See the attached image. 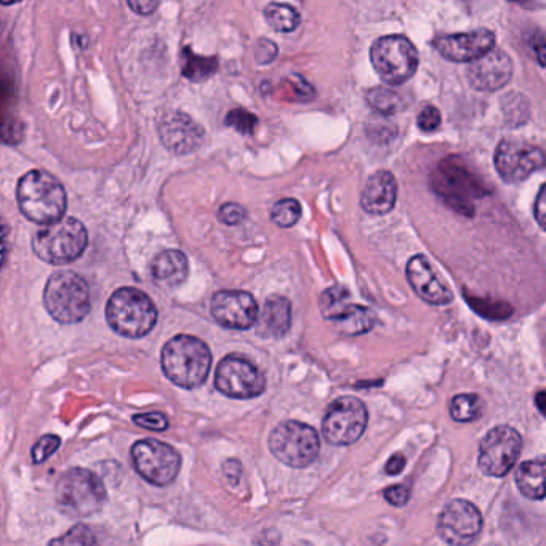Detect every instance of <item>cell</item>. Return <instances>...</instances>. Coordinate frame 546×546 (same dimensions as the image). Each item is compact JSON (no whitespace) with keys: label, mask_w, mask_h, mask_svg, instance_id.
I'll return each instance as SVG.
<instances>
[{"label":"cell","mask_w":546,"mask_h":546,"mask_svg":"<svg viewBox=\"0 0 546 546\" xmlns=\"http://www.w3.org/2000/svg\"><path fill=\"white\" fill-rule=\"evenodd\" d=\"M369 414L361 399L343 396L335 399L322 422V434L332 446H351L366 431Z\"/></svg>","instance_id":"cell-9"},{"label":"cell","mask_w":546,"mask_h":546,"mask_svg":"<svg viewBox=\"0 0 546 546\" xmlns=\"http://www.w3.org/2000/svg\"><path fill=\"white\" fill-rule=\"evenodd\" d=\"M481 396L478 394H457L452 401H450V415L454 418L455 422L468 423L478 420L482 415Z\"/></svg>","instance_id":"cell-30"},{"label":"cell","mask_w":546,"mask_h":546,"mask_svg":"<svg viewBox=\"0 0 546 546\" xmlns=\"http://www.w3.org/2000/svg\"><path fill=\"white\" fill-rule=\"evenodd\" d=\"M532 47H534L535 53H537L538 63L542 66H546V41H532Z\"/></svg>","instance_id":"cell-45"},{"label":"cell","mask_w":546,"mask_h":546,"mask_svg":"<svg viewBox=\"0 0 546 546\" xmlns=\"http://www.w3.org/2000/svg\"><path fill=\"white\" fill-rule=\"evenodd\" d=\"M269 215L279 228H292L302 217V205L297 199H282L271 207Z\"/></svg>","instance_id":"cell-32"},{"label":"cell","mask_w":546,"mask_h":546,"mask_svg":"<svg viewBox=\"0 0 546 546\" xmlns=\"http://www.w3.org/2000/svg\"><path fill=\"white\" fill-rule=\"evenodd\" d=\"M89 234L81 221L76 218L44 226L33 237V250L37 257L53 266L73 263L87 249Z\"/></svg>","instance_id":"cell-6"},{"label":"cell","mask_w":546,"mask_h":546,"mask_svg":"<svg viewBox=\"0 0 546 546\" xmlns=\"http://www.w3.org/2000/svg\"><path fill=\"white\" fill-rule=\"evenodd\" d=\"M210 311L221 327L247 330L257 326L260 308L252 294L244 290H221L213 295Z\"/></svg>","instance_id":"cell-16"},{"label":"cell","mask_w":546,"mask_h":546,"mask_svg":"<svg viewBox=\"0 0 546 546\" xmlns=\"http://www.w3.org/2000/svg\"><path fill=\"white\" fill-rule=\"evenodd\" d=\"M468 81L479 92H497L506 87L513 76L511 58L502 50H492L468 66Z\"/></svg>","instance_id":"cell-19"},{"label":"cell","mask_w":546,"mask_h":546,"mask_svg":"<svg viewBox=\"0 0 546 546\" xmlns=\"http://www.w3.org/2000/svg\"><path fill=\"white\" fill-rule=\"evenodd\" d=\"M321 313L327 321L337 322L353 308L350 290L343 286H332L324 290L319 298Z\"/></svg>","instance_id":"cell-25"},{"label":"cell","mask_w":546,"mask_h":546,"mask_svg":"<svg viewBox=\"0 0 546 546\" xmlns=\"http://www.w3.org/2000/svg\"><path fill=\"white\" fill-rule=\"evenodd\" d=\"M217 217L223 225L236 226L241 225L242 221L245 220L247 212H245L242 205L236 204V202H228V204L221 205Z\"/></svg>","instance_id":"cell-36"},{"label":"cell","mask_w":546,"mask_h":546,"mask_svg":"<svg viewBox=\"0 0 546 546\" xmlns=\"http://www.w3.org/2000/svg\"><path fill=\"white\" fill-rule=\"evenodd\" d=\"M386 502L394 506L407 505L410 498V490L406 486H391L385 490Z\"/></svg>","instance_id":"cell-40"},{"label":"cell","mask_w":546,"mask_h":546,"mask_svg":"<svg viewBox=\"0 0 546 546\" xmlns=\"http://www.w3.org/2000/svg\"><path fill=\"white\" fill-rule=\"evenodd\" d=\"M162 370L173 385L196 390L204 385L212 367V353L201 338L177 335L165 343Z\"/></svg>","instance_id":"cell-2"},{"label":"cell","mask_w":546,"mask_h":546,"mask_svg":"<svg viewBox=\"0 0 546 546\" xmlns=\"http://www.w3.org/2000/svg\"><path fill=\"white\" fill-rule=\"evenodd\" d=\"M404 466H406V457L402 454L393 455L386 463V473L396 476L404 470Z\"/></svg>","instance_id":"cell-42"},{"label":"cell","mask_w":546,"mask_h":546,"mask_svg":"<svg viewBox=\"0 0 546 546\" xmlns=\"http://www.w3.org/2000/svg\"><path fill=\"white\" fill-rule=\"evenodd\" d=\"M20 210L37 225H53L63 220L68 205L65 186L44 170H31L18 181Z\"/></svg>","instance_id":"cell-1"},{"label":"cell","mask_w":546,"mask_h":546,"mask_svg":"<svg viewBox=\"0 0 546 546\" xmlns=\"http://www.w3.org/2000/svg\"><path fill=\"white\" fill-rule=\"evenodd\" d=\"M370 61L378 76L390 85L410 81L418 69V52L406 36H385L374 42Z\"/></svg>","instance_id":"cell-8"},{"label":"cell","mask_w":546,"mask_h":546,"mask_svg":"<svg viewBox=\"0 0 546 546\" xmlns=\"http://www.w3.org/2000/svg\"><path fill=\"white\" fill-rule=\"evenodd\" d=\"M482 529L481 511L471 502L454 500L439 514V537L450 546H468Z\"/></svg>","instance_id":"cell-15"},{"label":"cell","mask_w":546,"mask_h":546,"mask_svg":"<svg viewBox=\"0 0 546 546\" xmlns=\"http://www.w3.org/2000/svg\"><path fill=\"white\" fill-rule=\"evenodd\" d=\"M44 305L60 324L84 321L92 310L89 282L73 271L52 274L45 286Z\"/></svg>","instance_id":"cell-3"},{"label":"cell","mask_w":546,"mask_h":546,"mask_svg":"<svg viewBox=\"0 0 546 546\" xmlns=\"http://www.w3.org/2000/svg\"><path fill=\"white\" fill-rule=\"evenodd\" d=\"M181 73L189 81L201 82L217 73V58L199 57L189 49H183L180 55Z\"/></svg>","instance_id":"cell-27"},{"label":"cell","mask_w":546,"mask_h":546,"mask_svg":"<svg viewBox=\"0 0 546 546\" xmlns=\"http://www.w3.org/2000/svg\"><path fill=\"white\" fill-rule=\"evenodd\" d=\"M49 546H100L93 530L85 524H77L69 529L65 535L55 538Z\"/></svg>","instance_id":"cell-33"},{"label":"cell","mask_w":546,"mask_h":546,"mask_svg":"<svg viewBox=\"0 0 546 546\" xmlns=\"http://www.w3.org/2000/svg\"><path fill=\"white\" fill-rule=\"evenodd\" d=\"M55 498L61 513L81 519L103 510L108 500L100 476L84 468H71L58 479Z\"/></svg>","instance_id":"cell-5"},{"label":"cell","mask_w":546,"mask_h":546,"mask_svg":"<svg viewBox=\"0 0 546 546\" xmlns=\"http://www.w3.org/2000/svg\"><path fill=\"white\" fill-rule=\"evenodd\" d=\"M60 446L61 439L58 438V436H55V434H45V436H42V438L34 444L33 452H31V455H33V462L37 463V465H39V463H44L45 460H49V458L60 449Z\"/></svg>","instance_id":"cell-34"},{"label":"cell","mask_w":546,"mask_h":546,"mask_svg":"<svg viewBox=\"0 0 546 546\" xmlns=\"http://www.w3.org/2000/svg\"><path fill=\"white\" fill-rule=\"evenodd\" d=\"M522 439L511 426H497L479 446L478 466L486 476L502 478L510 473L521 454Z\"/></svg>","instance_id":"cell-13"},{"label":"cell","mask_w":546,"mask_h":546,"mask_svg":"<svg viewBox=\"0 0 546 546\" xmlns=\"http://www.w3.org/2000/svg\"><path fill=\"white\" fill-rule=\"evenodd\" d=\"M223 471H225L226 478L236 481L242 474L241 463L237 462V460H228V462L223 465Z\"/></svg>","instance_id":"cell-44"},{"label":"cell","mask_w":546,"mask_h":546,"mask_svg":"<svg viewBox=\"0 0 546 546\" xmlns=\"http://www.w3.org/2000/svg\"><path fill=\"white\" fill-rule=\"evenodd\" d=\"M133 422L135 425L145 428L149 431H157V433H162V431L169 428V418L167 415L161 414V412H149V414H138L133 417Z\"/></svg>","instance_id":"cell-35"},{"label":"cell","mask_w":546,"mask_h":546,"mask_svg":"<svg viewBox=\"0 0 546 546\" xmlns=\"http://www.w3.org/2000/svg\"><path fill=\"white\" fill-rule=\"evenodd\" d=\"M398 199V183L388 170L375 172L362 191L361 205L370 215H385L394 209Z\"/></svg>","instance_id":"cell-21"},{"label":"cell","mask_w":546,"mask_h":546,"mask_svg":"<svg viewBox=\"0 0 546 546\" xmlns=\"http://www.w3.org/2000/svg\"><path fill=\"white\" fill-rule=\"evenodd\" d=\"M129 7L133 12L138 13V15H151L159 7V2H148V0L129 2Z\"/></svg>","instance_id":"cell-43"},{"label":"cell","mask_w":546,"mask_h":546,"mask_svg":"<svg viewBox=\"0 0 546 546\" xmlns=\"http://www.w3.org/2000/svg\"><path fill=\"white\" fill-rule=\"evenodd\" d=\"M258 119L253 114L247 113L244 109L231 111L226 117V124L233 125L234 129L241 133H252L257 125Z\"/></svg>","instance_id":"cell-37"},{"label":"cell","mask_w":546,"mask_h":546,"mask_svg":"<svg viewBox=\"0 0 546 546\" xmlns=\"http://www.w3.org/2000/svg\"><path fill=\"white\" fill-rule=\"evenodd\" d=\"M269 450L279 462L290 468H306L318 458L321 439L313 426L302 422L281 423L269 434Z\"/></svg>","instance_id":"cell-7"},{"label":"cell","mask_w":546,"mask_h":546,"mask_svg":"<svg viewBox=\"0 0 546 546\" xmlns=\"http://www.w3.org/2000/svg\"><path fill=\"white\" fill-rule=\"evenodd\" d=\"M407 279L415 294L430 305H447L454 300L449 287L434 273L430 261L423 255H415L407 265Z\"/></svg>","instance_id":"cell-20"},{"label":"cell","mask_w":546,"mask_h":546,"mask_svg":"<svg viewBox=\"0 0 546 546\" xmlns=\"http://www.w3.org/2000/svg\"><path fill=\"white\" fill-rule=\"evenodd\" d=\"M265 20L278 33H292L300 25L302 17L290 5L271 2V4L266 5Z\"/></svg>","instance_id":"cell-28"},{"label":"cell","mask_w":546,"mask_h":546,"mask_svg":"<svg viewBox=\"0 0 546 546\" xmlns=\"http://www.w3.org/2000/svg\"><path fill=\"white\" fill-rule=\"evenodd\" d=\"M535 404H537V409L540 410V414L546 418V391H540L535 396Z\"/></svg>","instance_id":"cell-46"},{"label":"cell","mask_w":546,"mask_h":546,"mask_svg":"<svg viewBox=\"0 0 546 546\" xmlns=\"http://www.w3.org/2000/svg\"><path fill=\"white\" fill-rule=\"evenodd\" d=\"M433 188L439 196L446 199L447 204L468 213L471 197H481L489 194L482 181L474 177L466 165L458 157H447L439 165L438 172L434 173ZM473 212V209H470Z\"/></svg>","instance_id":"cell-11"},{"label":"cell","mask_w":546,"mask_h":546,"mask_svg":"<svg viewBox=\"0 0 546 546\" xmlns=\"http://www.w3.org/2000/svg\"><path fill=\"white\" fill-rule=\"evenodd\" d=\"M106 321L122 337H145L156 326L157 308L145 292L135 287H122L109 298Z\"/></svg>","instance_id":"cell-4"},{"label":"cell","mask_w":546,"mask_h":546,"mask_svg":"<svg viewBox=\"0 0 546 546\" xmlns=\"http://www.w3.org/2000/svg\"><path fill=\"white\" fill-rule=\"evenodd\" d=\"M495 167L503 180L519 183L537 170L545 169L546 153L524 141L503 140L495 151Z\"/></svg>","instance_id":"cell-14"},{"label":"cell","mask_w":546,"mask_h":546,"mask_svg":"<svg viewBox=\"0 0 546 546\" xmlns=\"http://www.w3.org/2000/svg\"><path fill=\"white\" fill-rule=\"evenodd\" d=\"M189 276V261L180 250H164L151 263V278L164 290L178 289Z\"/></svg>","instance_id":"cell-22"},{"label":"cell","mask_w":546,"mask_h":546,"mask_svg":"<svg viewBox=\"0 0 546 546\" xmlns=\"http://www.w3.org/2000/svg\"><path fill=\"white\" fill-rule=\"evenodd\" d=\"M534 213L538 225L542 226L546 231V185L542 186L540 193H538L537 201H535Z\"/></svg>","instance_id":"cell-41"},{"label":"cell","mask_w":546,"mask_h":546,"mask_svg":"<svg viewBox=\"0 0 546 546\" xmlns=\"http://www.w3.org/2000/svg\"><path fill=\"white\" fill-rule=\"evenodd\" d=\"M377 316L374 311H370L366 306L354 305L340 321L334 322L338 332L343 335H362L374 329Z\"/></svg>","instance_id":"cell-26"},{"label":"cell","mask_w":546,"mask_h":546,"mask_svg":"<svg viewBox=\"0 0 546 546\" xmlns=\"http://www.w3.org/2000/svg\"><path fill=\"white\" fill-rule=\"evenodd\" d=\"M495 34L489 29H476L470 33L449 34L434 41V49L446 60L457 63L479 60L494 50Z\"/></svg>","instance_id":"cell-18"},{"label":"cell","mask_w":546,"mask_h":546,"mask_svg":"<svg viewBox=\"0 0 546 546\" xmlns=\"http://www.w3.org/2000/svg\"><path fill=\"white\" fill-rule=\"evenodd\" d=\"M215 386L228 398L253 399L266 390V378L249 359L229 354L218 364Z\"/></svg>","instance_id":"cell-12"},{"label":"cell","mask_w":546,"mask_h":546,"mask_svg":"<svg viewBox=\"0 0 546 546\" xmlns=\"http://www.w3.org/2000/svg\"><path fill=\"white\" fill-rule=\"evenodd\" d=\"M516 484L529 500H543L546 497V458L521 463L516 473Z\"/></svg>","instance_id":"cell-24"},{"label":"cell","mask_w":546,"mask_h":546,"mask_svg":"<svg viewBox=\"0 0 546 546\" xmlns=\"http://www.w3.org/2000/svg\"><path fill=\"white\" fill-rule=\"evenodd\" d=\"M157 132L161 137L162 145L173 154L194 153L201 148L205 140V132L193 117L181 111H169L162 116Z\"/></svg>","instance_id":"cell-17"},{"label":"cell","mask_w":546,"mask_h":546,"mask_svg":"<svg viewBox=\"0 0 546 546\" xmlns=\"http://www.w3.org/2000/svg\"><path fill=\"white\" fill-rule=\"evenodd\" d=\"M417 124L423 132H434L441 125V113L434 106H425L418 114Z\"/></svg>","instance_id":"cell-38"},{"label":"cell","mask_w":546,"mask_h":546,"mask_svg":"<svg viewBox=\"0 0 546 546\" xmlns=\"http://www.w3.org/2000/svg\"><path fill=\"white\" fill-rule=\"evenodd\" d=\"M255 50H257L255 58H257L258 65H268L274 58L278 57V47L268 39H261Z\"/></svg>","instance_id":"cell-39"},{"label":"cell","mask_w":546,"mask_h":546,"mask_svg":"<svg viewBox=\"0 0 546 546\" xmlns=\"http://www.w3.org/2000/svg\"><path fill=\"white\" fill-rule=\"evenodd\" d=\"M466 302L470 303L479 316L482 318L490 319V321H503V319L510 318L513 314V306L510 303L494 302V300H487V298L473 297V295H465Z\"/></svg>","instance_id":"cell-31"},{"label":"cell","mask_w":546,"mask_h":546,"mask_svg":"<svg viewBox=\"0 0 546 546\" xmlns=\"http://www.w3.org/2000/svg\"><path fill=\"white\" fill-rule=\"evenodd\" d=\"M292 326V305L282 295L266 298L257 321V334L263 338H281Z\"/></svg>","instance_id":"cell-23"},{"label":"cell","mask_w":546,"mask_h":546,"mask_svg":"<svg viewBox=\"0 0 546 546\" xmlns=\"http://www.w3.org/2000/svg\"><path fill=\"white\" fill-rule=\"evenodd\" d=\"M366 100L370 108L377 111L378 114H383V116H391V114L399 113V111L406 108L404 98L398 92L386 89V87L370 89L367 92Z\"/></svg>","instance_id":"cell-29"},{"label":"cell","mask_w":546,"mask_h":546,"mask_svg":"<svg viewBox=\"0 0 546 546\" xmlns=\"http://www.w3.org/2000/svg\"><path fill=\"white\" fill-rule=\"evenodd\" d=\"M132 462L141 478L164 487L177 479L181 457L170 444L157 439H141L132 447Z\"/></svg>","instance_id":"cell-10"}]
</instances>
